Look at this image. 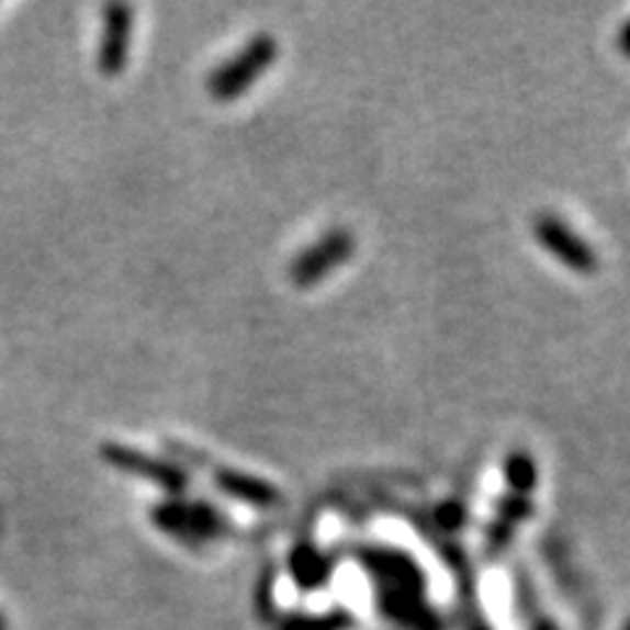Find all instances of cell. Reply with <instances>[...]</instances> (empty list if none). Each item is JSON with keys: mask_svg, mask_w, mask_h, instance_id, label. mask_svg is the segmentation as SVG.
<instances>
[{"mask_svg": "<svg viewBox=\"0 0 630 630\" xmlns=\"http://www.w3.org/2000/svg\"><path fill=\"white\" fill-rule=\"evenodd\" d=\"M358 560L376 586L379 609L389 620L407 630H441L426 601V575L410 554L392 547H360Z\"/></svg>", "mask_w": 630, "mask_h": 630, "instance_id": "obj_1", "label": "cell"}, {"mask_svg": "<svg viewBox=\"0 0 630 630\" xmlns=\"http://www.w3.org/2000/svg\"><path fill=\"white\" fill-rule=\"evenodd\" d=\"M153 526L184 547H203L232 533V520L207 499L166 497L150 509Z\"/></svg>", "mask_w": 630, "mask_h": 630, "instance_id": "obj_2", "label": "cell"}, {"mask_svg": "<svg viewBox=\"0 0 630 630\" xmlns=\"http://www.w3.org/2000/svg\"><path fill=\"white\" fill-rule=\"evenodd\" d=\"M277 37L266 35V32L263 35H255L207 77V92H211V98L221 100V103L243 98L245 92H250L252 87L258 85V79L277 64Z\"/></svg>", "mask_w": 630, "mask_h": 630, "instance_id": "obj_3", "label": "cell"}, {"mask_svg": "<svg viewBox=\"0 0 630 630\" xmlns=\"http://www.w3.org/2000/svg\"><path fill=\"white\" fill-rule=\"evenodd\" d=\"M100 454H103L105 465L113 468V471L132 475V479H143L147 484L164 488L169 497H179V494H184L187 486H190V475H187V471L177 460L158 458V454L143 452V449L137 447L116 445V441L103 445Z\"/></svg>", "mask_w": 630, "mask_h": 630, "instance_id": "obj_4", "label": "cell"}, {"mask_svg": "<svg viewBox=\"0 0 630 630\" xmlns=\"http://www.w3.org/2000/svg\"><path fill=\"white\" fill-rule=\"evenodd\" d=\"M355 255V237L350 229H328L324 237H318L290 263V279L300 290H311L326 281L334 271H339Z\"/></svg>", "mask_w": 630, "mask_h": 630, "instance_id": "obj_5", "label": "cell"}, {"mask_svg": "<svg viewBox=\"0 0 630 630\" xmlns=\"http://www.w3.org/2000/svg\"><path fill=\"white\" fill-rule=\"evenodd\" d=\"M533 239L558 260L560 266L570 268L581 277H594L599 271V255L594 245L586 243L565 218L554 216V213H541L533 221Z\"/></svg>", "mask_w": 630, "mask_h": 630, "instance_id": "obj_6", "label": "cell"}, {"mask_svg": "<svg viewBox=\"0 0 630 630\" xmlns=\"http://www.w3.org/2000/svg\"><path fill=\"white\" fill-rule=\"evenodd\" d=\"M134 37V9L113 3L103 9V24L98 37V71L105 77H119L132 56Z\"/></svg>", "mask_w": 630, "mask_h": 630, "instance_id": "obj_7", "label": "cell"}, {"mask_svg": "<svg viewBox=\"0 0 630 630\" xmlns=\"http://www.w3.org/2000/svg\"><path fill=\"white\" fill-rule=\"evenodd\" d=\"M213 484L224 497L239 502V505L255 509H273L281 505V492L271 481L247 471H237V468H218L213 473Z\"/></svg>", "mask_w": 630, "mask_h": 630, "instance_id": "obj_8", "label": "cell"}, {"mask_svg": "<svg viewBox=\"0 0 630 630\" xmlns=\"http://www.w3.org/2000/svg\"><path fill=\"white\" fill-rule=\"evenodd\" d=\"M286 565H290V575L300 592H318V588H324L331 581L334 573L331 558H328L324 549L311 544V541L294 547Z\"/></svg>", "mask_w": 630, "mask_h": 630, "instance_id": "obj_9", "label": "cell"}, {"mask_svg": "<svg viewBox=\"0 0 630 630\" xmlns=\"http://www.w3.org/2000/svg\"><path fill=\"white\" fill-rule=\"evenodd\" d=\"M533 515V497L518 492H507L499 499L497 513H494L492 526H488L486 544L492 552H502L509 544L515 531H518L520 522H526Z\"/></svg>", "mask_w": 630, "mask_h": 630, "instance_id": "obj_10", "label": "cell"}, {"mask_svg": "<svg viewBox=\"0 0 630 630\" xmlns=\"http://www.w3.org/2000/svg\"><path fill=\"white\" fill-rule=\"evenodd\" d=\"M502 471H505L509 492L533 497L536 484H539V465H536L533 454L528 452V449H513L505 458V468H502Z\"/></svg>", "mask_w": 630, "mask_h": 630, "instance_id": "obj_11", "label": "cell"}, {"mask_svg": "<svg viewBox=\"0 0 630 630\" xmlns=\"http://www.w3.org/2000/svg\"><path fill=\"white\" fill-rule=\"evenodd\" d=\"M350 628V618L345 612H334V615H320V618H313V615H297V618L286 620L284 630H345Z\"/></svg>", "mask_w": 630, "mask_h": 630, "instance_id": "obj_12", "label": "cell"}, {"mask_svg": "<svg viewBox=\"0 0 630 630\" xmlns=\"http://www.w3.org/2000/svg\"><path fill=\"white\" fill-rule=\"evenodd\" d=\"M462 522H465V505L460 502H445L437 509V526L441 531H458Z\"/></svg>", "mask_w": 630, "mask_h": 630, "instance_id": "obj_13", "label": "cell"}, {"mask_svg": "<svg viewBox=\"0 0 630 630\" xmlns=\"http://www.w3.org/2000/svg\"><path fill=\"white\" fill-rule=\"evenodd\" d=\"M618 50L626 58H630V19L620 26V32H618Z\"/></svg>", "mask_w": 630, "mask_h": 630, "instance_id": "obj_14", "label": "cell"}, {"mask_svg": "<svg viewBox=\"0 0 630 630\" xmlns=\"http://www.w3.org/2000/svg\"><path fill=\"white\" fill-rule=\"evenodd\" d=\"M473 630H488V626H484V622H475Z\"/></svg>", "mask_w": 630, "mask_h": 630, "instance_id": "obj_15", "label": "cell"}, {"mask_svg": "<svg viewBox=\"0 0 630 630\" xmlns=\"http://www.w3.org/2000/svg\"><path fill=\"white\" fill-rule=\"evenodd\" d=\"M539 630H554V628H552V626H541Z\"/></svg>", "mask_w": 630, "mask_h": 630, "instance_id": "obj_16", "label": "cell"}, {"mask_svg": "<svg viewBox=\"0 0 630 630\" xmlns=\"http://www.w3.org/2000/svg\"><path fill=\"white\" fill-rule=\"evenodd\" d=\"M0 630H3V618H0Z\"/></svg>", "mask_w": 630, "mask_h": 630, "instance_id": "obj_17", "label": "cell"}, {"mask_svg": "<svg viewBox=\"0 0 630 630\" xmlns=\"http://www.w3.org/2000/svg\"><path fill=\"white\" fill-rule=\"evenodd\" d=\"M626 630H630V622H628V626H626Z\"/></svg>", "mask_w": 630, "mask_h": 630, "instance_id": "obj_18", "label": "cell"}]
</instances>
